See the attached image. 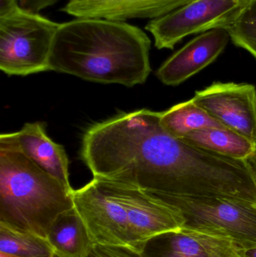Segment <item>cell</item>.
Segmentation results:
<instances>
[{"label": "cell", "mask_w": 256, "mask_h": 257, "mask_svg": "<svg viewBox=\"0 0 256 257\" xmlns=\"http://www.w3.org/2000/svg\"><path fill=\"white\" fill-rule=\"evenodd\" d=\"M151 41L141 28L124 21L75 18L60 24L50 71L100 84L132 87L150 72Z\"/></svg>", "instance_id": "1"}, {"label": "cell", "mask_w": 256, "mask_h": 257, "mask_svg": "<svg viewBox=\"0 0 256 257\" xmlns=\"http://www.w3.org/2000/svg\"><path fill=\"white\" fill-rule=\"evenodd\" d=\"M73 189L36 166L15 133L0 136V221L47 238L60 216L75 208Z\"/></svg>", "instance_id": "2"}, {"label": "cell", "mask_w": 256, "mask_h": 257, "mask_svg": "<svg viewBox=\"0 0 256 257\" xmlns=\"http://www.w3.org/2000/svg\"><path fill=\"white\" fill-rule=\"evenodd\" d=\"M60 24L18 7L0 17V69L12 76L50 71V58Z\"/></svg>", "instance_id": "3"}, {"label": "cell", "mask_w": 256, "mask_h": 257, "mask_svg": "<svg viewBox=\"0 0 256 257\" xmlns=\"http://www.w3.org/2000/svg\"><path fill=\"white\" fill-rule=\"evenodd\" d=\"M178 208L184 228L228 237L242 250L256 248V204L219 196H166Z\"/></svg>", "instance_id": "4"}, {"label": "cell", "mask_w": 256, "mask_h": 257, "mask_svg": "<svg viewBox=\"0 0 256 257\" xmlns=\"http://www.w3.org/2000/svg\"><path fill=\"white\" fill-rule=\"evenodd\" d=\"M247 0H195L147 23L145 30L159 50L174 49L186 36L225 29Z\"/></svg>", "instance_id": "5"}, {"label": "cell", "mask_w": 256, "mask_h": 257, "mask_svg": "<svg viewBox=\"0 0 256 257\" xmlns=\"http://www.w3.org/2000/svg\"><path fill=\"white\" fill-rule=\"evenodd\" d=\"M73 201L94 245L132 250L126 209L105 181L93 178L74 190Z\"/></svg>", "instance_id": "6"}, {"label": "cell", "mask_w": 256, "mask_h": 257, "mask_svg": "<svg viewBox=\"0 0 256 257\" xmlns=\"http://www.w3.org/2000/svg\"><path fill=\"white\" fill-rule=\"evenodd\" d=\"M127 214L129 238L132 250L143 253L149 241L184 226L183 214L174 205L142 190L106 182Z\"/></svg>", "instance_id": "7"}, {"label": "cell", "mask_w": 256, "mask_h": 257, "mask_svg": "<svg viewBox=\"0 0 256 257\" xmlns=\"http://www.w3.org/2000/svg\"><path fill=\"white\" fill-rule=\"evenodd\" d=\"M192 101L216 121L256 145V87L246 83L214 82L195 92Z\"/></svg>", "instance_id": "8"}, {"label": "cell", "mask_w": 256, "mask_h": 257, "mask_svg": "<svg viewBox=\"0 0 256 257\" xmlns=\"http://www.w3.org/2000/svg\"><path fill=\"white\" fill-rule=\"evenodd\" d=\"M229 39L225 29L202 33L165 60L156 72V77L165 85L182 84L213 63L223 52Z\"/></svg>", "instance_id": "9"}, {"label": "cell", "mask_w": 256, "mask_h": 257, "mask_svg": "<svg viewBox=\"0 0 256 257\" xmlns=\"http://www.w3.org/2000/svg\"><path fill=\"white\" fill-rule=\"evenodd\" d=\"M243 250L228 237L183 227L150 240L142 253L145 257H237Z\"/></svg>", "instance_id": "10"}, {"label": "cell", "mask_w": 256, "mask_h": 257, "mask_svg": "<svg viewBox=\"0 0 256 257\" xmlns=\"http://www.w3.org/2000/svg\"><path fill=\"white\" fill-rule=\"evenodd\" d=\"M195 0H68L61 9L76 18L124 21L155 19Z\"/></svg>", "instance_id": "11"}, {"label": "cell", "mask_w": 256, "mask_h": 257, "mask_svg": "<svg viewBox=\"0 0 256 257\" xmlns=\"http://www.w3.org/2000/svg\"><path fill=\"white\" fill-rule=\"evenodd\" d=\"M44 122L26 123L15 133L22 152L36 166L72 189L69 181V159L63 145L54 142L47 134Z\"/></svg>", "instance_id": "12"}, {"label": "cell", "mask_w": 256, "mask_h": 257, "mask_svg": "<svg viewBox=\"0 0 256 257\" xmlns=\"http://www.w3.org/2000/svg\"><path fill=\"white\" fill-rule=\"evenodd\" d=\"M47 239L54 250V257H90L94 247L75 208L54 222Z\"/></svg>", "instance_id": "13"}, {"label": "cell", "mask_w": 256, "mask_h": 257, "mask_svg": "<svg viewBox=\"0 0 256 257\" xmlns=\"http://www.w3.org/2000/svg\"><path fill=\"white\" fill-rule=\"evenodd\" d=\"M180 139L192 146L233 160H249L256 152L255 144L226 127L201 128Z\"/></svg>", "instance_id": "14"}, {"label": "cell", "mask_w": 256, "mask_h": 257, "mask_svg": "<svg viewBox=\"0 0 256 257\" xmlns=\"http://www.w3.org/2000/svg\"><path fill=\"white\" fill-rule=\"evenodd\" d=\"M160 122L170 134L177 139L201 128L225 127L192 99L160 112Z\"/></svg>", "instance_id": "15"}, {"label": "cell", "mask_w": 256, "mask_h": 257, "mask_svg": "<svg viewBox=\"0 0 256 257\" xmlns=\"http://www.w3.org/2000/svg\"><path fill=\"white\" fill-rule=\"evenodd\" d=\"M0 252L23 257H54L47 238L1 221Z\"/></svg>", "instance_id": "16"}, {"label": "cell", "mask_w": 256, "mask_h": 257, "mask_svg": "<svg viewBox=\"0 0 256 257\" xmlns=\"http://www.w3.org/2000/svg\"><path fill=\"white\" fill-rule=\"evenodd\" d=\"M225 30L236 46L256 59V0H247Z\"/></svg>", "instance_id": "17"}, {"label": "cell", "mask_w": 256, "mask_h": 257, "mask_svg": "<svg viewBox=\"0 0 256 257\" xmlns=\"http://www.w3.org/2000/svg\"><path fill=\"white\" fill-rule=\"evenodd\" d=\"M90 257H145L141 252L111 246L94 245Z\"/></svg>", "instance_id": "18"}, {"label": "cell", "mask_w": 256, "mask_h": 257, "mask_svg": "<svg viewBox=\"0 0 256 257\" xmlns=\"http://www.w3.org/2000/svg\"><path fill=\"white\" fill-rule=\"evenodd\" d=\"M17 1L23 9L39 13L40 11L56 4L60 0H17Z\"/></svg>", "instance_id": "19"}, {"label": "cell", "mask_w": 256, "mask_h": 257, "mask_svg": "<svg viewBox=\"0 0 256 257\" xmlns=\"http://www.w3.org/2000/svg\"><path fill=\"white\" fill-rule=\"evenodd\" d=\"M20 6L17 0H0V17L14 12Z\"/></svg>", "instance_id": "20"}, {"label": "cell", "mask_w": 256, "mask_h": 257, "mask_svg": "<svg viewBox=\"0 0 256 257\" xmlns=\"http://www.w3.org/2000/svg\"><path fill=\"white\" fill-rule=\"evenodd\" d=\"M249 164H250L251 168H252V172H253L254 175L256 180V152L254 154L253 156L249 159Z\"/></svg>", "instance_id": "21"}, {"label": "cell", "mask_w": 256, "mask_h": 257, "mask_svg": "<svg viewBox=\"0 0 256 257\" xmlns=\"http://www.w3.org/2000/svg\"><path fill=\"white\" fill-rule=\"evenodd\" d=\"M243 257H256V248L243 250Z\"/></svg>", "instance_id": "22"}, {"label": "cell", "mask_w": 256, "mask_h": 257, "mask_svg": "<svg viewBox=\"0 0 256 257\" xmlns=\"http://www.w3.org/2000/svg\"><path fill=\"white\" fill-rule=\"evenodd\" d=\"M0 257H23V256H15V255L8 254V253H2V252H0Z\"/></svg>", "instance_id": "23"}, {"label": "cell", "mask_w": 256, "mask_h": 257, "mask_svg": "<svg viewBox=\"0 0 256 257\" xmlns=\"http://www.w3.org/2000/svg\"><path fill=\"white\" fill-rule=\"evenodd\" d=\"M223 257H231V256H223ZM237 257H243V254L241 255L240 256H237Z\"/></svg>", "instance_id": "24"}]
</instances>
